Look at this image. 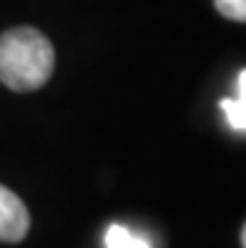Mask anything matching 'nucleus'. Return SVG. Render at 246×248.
Returning <instances> with one entry per match:
<instances>
[{"instance_id":"1","label":"nucleus","mask_w":246,"mask_h":248,"mask_svg":"<svg viewBox=\"0 0 246 248\" xmlns=\"http://www.w3.org/2000/svg\"><path fill=\"white\" fill-rule=\"evenodd\" d=\"M55 68L53 43L38 28L20 25L0 35V83L16 93L43 88Z\"/></svg>"},{"instance_id":"2","label":"nucleus","mask_w":246,"mask_h":248,"mask_svg":"<svg viewBox=\"0 0 246 248\" xmlns=\"http://www.w3.org/2000/svg\"><path fill=\"white\" fill-rule=\"evenodd\" d=\"M31 228V213L25 203L10 191L0 186V243H20Z\"/></svg>"},{"instance_id":"3","label":"nucleus","mask_w":246,"mask_h":248,"mask_svg":"<svg viewBox=\"0 0 246 248\" xmlns=\"http://www.w3.org/2000/svg\"><path fill=\"white\" fill-rule=\"evenodd\" d=\"M221 110L234 130H246V70L236 78V95L221 100Z\"/></svg>"},{"instance_id":"4","label":"nucleus","mask_w":246,"mask_h":248,"mask_svg":"<svg viewBox=\"0 0 246 248\" xmlns=\"http://www.w3.org/2000/svg\"><path fill=\"white\" fill-rule=\"evenodd\" d=\"M106 248H151V246L141 236H136L133 231L115 223L106 231Z\"/></svg>"},{"instance_id":"5","label":"nucleus","mask_w":246,"mask_h":248,"mask_svg":"<svg viewBox=\"0 0 246 248\" xmlns=\"http://www.w3.org/2000/svg\"><path fill=\"white\" fill-rule=\"evenodd\" d=\"M213 5L224 18L246 23V0H213Z\"/></svg>"},{"instance_id":"6","label":"nucleus","mask_w":246,"mask_h":248,"mask_svg":"<svg viewBox=\"0 0 246 248\" xmlns=\"http://www.w3.org/2000/svg\"><path fill=\"white\" fill-rule=\"evenodd\" d=\"M241 246H244V248H246V226H244V228H241Z\"/></svg>"}]
</instances>
